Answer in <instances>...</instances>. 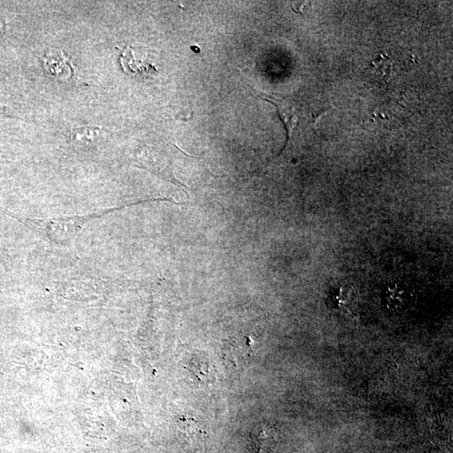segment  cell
I'll use <instances>...</instances> for the list:
<instances>
[{"instance_id": "3", "label": "cell", "mask_w": 453, "mask_h": 453, "mask_svg": "<svg viewBox=\"0 0 453 453\" xmlns=\"http://www.w3.org/2000/svg\"><path fill=\"white\" fill-rule=\"evenodd\" d=\"M369 69L378 83L385 85L392 84L394 73L392 61L388 57L381 55L371 64Z\"/></svg>"}, {"instance_id": "4", "label": "cell", "mask_w": 453, "mask_h": 453, "mask_svg": "<svg viewBox=\"0 0 453 453\" xmlns=\"http://www.w3.org/2000/svg\"><path fill=\"white\" fill-rule=\"evenodd\" d=\"M120 61L126 71H131L133 73H148L156 71V69L151 64L142 61H136L134 56V50L131 46H127L123 50Z\"/></svg>"}, {"instance_id": "2", "label": "cell", "mask_w": 453, "mask_h": 453, "mask_svg": "<svg viewBox=\"0 0 453 453\" xmlns=\"http://www.w3.org/2000/svg\"><path fill=\"white\" fill-rule=\"evenodd\" d=\"M44 66L46 72L50 76L57 78H69L72 76V68L69 64V58L65 54H46L44 59Z\"/></svg>"}, {"instance_id": "1", "label": "cell", "mask_w": 453, "mask_h": 453, "mask_svg": "<svg viewBox=\"0 0 453 453\" xmlns=\"http://www.w3.org/2000/svg\"><path fill=\"white\" fill-rule=\"evenodd\" d=\"M253 95H255L256 97H260V99L268 101L269 103L275 104L277 110H278L279 116L281 120L284 124L285 127L287 132V140L286 146H284L283 149L281 150V152L286 148L289 140H290L291 135L292 132L294 131L296 124H298V118L295 115L294 108L289 106L286 101L283 99H277L275 97H271L265 95L264 93L257 91V90L251 88Z\"/></svg>"}]
</instances>
